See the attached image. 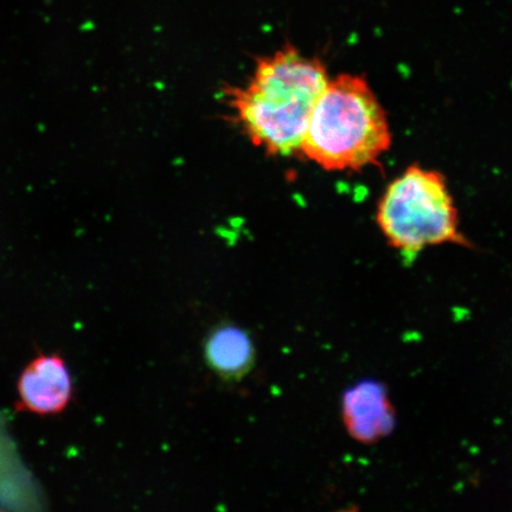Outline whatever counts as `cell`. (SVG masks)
<instances>
[{"label":"cell","instance_id":"cell-4","mask_svg":"<svg viewBox=\"0 0 512 512\" xmlns=\"http://www.w3.org/2000/svg\"><path fill=\"white\" fill-rule=\"evenodd\" d=\"M342 420L345 430L358 443L373 445L387 438L396 425L388 389L379 381L364 380L345 390Z\"/></svg>","mask_w":512,"mask_h":512},{"label":"cell","instance_id":"cell-3","mask_svg":"<svg viewBox=\"0 0 512 512\" xmlns=\"http://www.w3.org/2000/svg\"><path fill=\"white\" fill-rule=\"evenodd\" d=\"M376 222L388 245L407 261L441 245L472 248L460 230V217L441 172L409 166L383 192Z\"/></svg>","mask_w":512,"mask_h":512},{"label":"cell","instance_id":"cell-1","mask_svg":"<svg viewBox=\"0 0 512 512\" xmlns=\"http://www.w3.org/2000/svg\"><path fill=\"white\" fill-rule=\"evenodd\" d=\"M329 81L324 62L291 44L258 57L246 83L224 91L240 130L267 156H300L307 125Z\"/></svg>","mask_w":512,"mask_h":512},{"label":"cell","instance_id":"cell-6","mask_svg":"<svg viewBox=\"0 0 512 512\" xmlns=\"http://www.w3.org/2000/svg\"><path fill=\"white\" fill-rule=\"evenodd\" d=\"M208 366L221 380L238 382L255 366L256 349L247 330L234 323L217 325L204 342Z\"/></svg>","mask_w":512,"mask_h":512},{"label":"cell","instance_id":"cell-5","mask_svg":"<svg viewBox=\"0 0 512 512\" xmlns=\"http://www.w3.org/2000/svg\"><path fill=\"white\" fill-rule=\"evenodd\" d=\"M73 381L59 355H40L28 364L18 381V405L32 414H57L69 405Z\"/></svg>","mask_w":512,"mask_h":512},{"label":"cell","instance_id":"cell-2","mask_svg":"<svg viewBox=\"0 0 512 512\" xmlns=\"http://www.w3.org/2000/svg\"><path fill=\"white\" fill-rule=\"evenodd\" d=\"M392 146L386 111L366 78L329 79L307 125L300 156L330 172L377 165Z\"/></svg>","mask_w":512,"mask_h":512}]
</instances>
